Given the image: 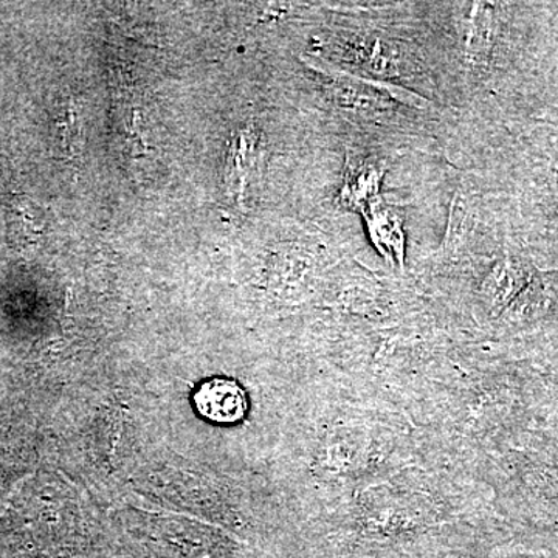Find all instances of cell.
<instances>
[{"label": "cell", "mask_w": 558, "mask_h": 558, "mask_svg": "<svg viewBox=\"0 0 558 558\" xmlns=\"http://www.w3.org/2000/svg\"><path fill=\"white\" fill-rule=\"evenodd\" d=\"M194 402L202 416L218 424H234L247 413L245 392L233 380L205 381L194 396Z\"/></svg>", "instance_id": "obj_1"}, {"label": "cell", "mask_w": 558, "mask_h": 558, "mask_svg": "<svg viewBox=\"0 0 558 558\" xmlns=\"http://www.w3.org/2000/svg\"><path fill=\"white\" fill-rule=\"evenodd\" d=\"M9 229L14 244H36L44 231L39 208L25 197H17L11 202Z\"/></svg>", "instance_id": "obj_3"}, {"label": "cell", "mask_w": 558, "mask_h": 558, "mask_svg": "<svg viewBox=\"0 0 558 558\" xmlns=\"http://www.w3.org/2000/svg\"><path fill=\"white\" fill-rule=\"evenodd\" d=\"M469 205L464 197L457 196L453 201L450 211L449 231H447L446 244H461L462 236L465 233V222H468Z\"/></svg>", "instance_id": "obj_5"}, {"label": "cell", "mask_w": 558, "mask_h": 558, "mask_svg": "<svg viewBox=\"0 0 558 558\" xmlns=\"http://www.w3.org/2000/svg\"><path fill=\"white\" fill-rule=\"evenodd\" d=\"M260 145L258 134L244 130L231 142L227 157V186L238 204L244 205L253 175L260 172Z\"/></svg>", "instance_id": "obj_2"}, {"label": "cell", "mask_w": 558, "mask_h": 558, "mask_svg": "<svg viewBox=\"0 0 558 558\" xmlns=\"http://www.w3.org/2000/svg\"><path fill=\"white\" fill-rule=\"evenodd\" d=\"M492 43V17L487 10L475 9L470 22L468 50L470 57L483 58Z\"/></svg>", "instance_id": "obj_4"}]
</instances>
